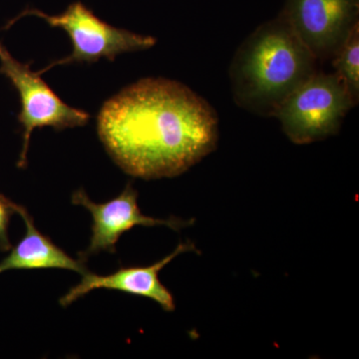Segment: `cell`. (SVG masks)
Masks as SVG:
<instances>
[{
	"instance_id": "obj_11",
	"label": "cell",
	"mask_w": 359,
	"mask_h": 359,
	"mask_svg": "<svg viewBox=\"0 0 359 359\" xmlns=\"http://www.w3.org/2000/svg\"><path fill=\"white\" fill-rule=\"evenodd\" d=\"M14 212L9 205L8 199L0 195V250L4 252L11 250V241L8 237V224Z\"/></svg>"
},
{
	"instance_id": "obj_5",
	"label": "cell",
	"mask_w": 359,
	"mask_h": 359,
	"mask_svg": "<svg viewBox=\"0 0 359 359\" xmlns=\"http://www.w3.org/2000/svg\"><path fill=\"white\" fill-rule=\"evenodd\" d=\"M0 74L11 80L20 96L21 111L18 121L23 127V147L18 167H25L27 163L28 147L33 130L50 126L61 131L84 126L89 121L88 113L63 102L60 97L45 83L41 75L33 72L29 65L15 60L1 43Z\"/></svg>"
},
{
	"instance_id": "obj_8",
	"label": "cell",
	"mask_w": 359,
	"mask_h": 359,
	"mask_svg": "<svg viewBox=\"0 0 359 359\" xmlns=\"http://www.w3.org/2000/svg\"><path fill=\"white\" fill-rule=\"evenodd\" d=\"M196 250L192 243H186L178 245L169 256L161 259L160 262L149 266H132L123 268L108 276H98L94 273H85L81 282L76 287H73L69 292L61 297L60 304L62 306H69L78 299L89 294L92 290L99 289L114 290L127 292L134 295L148 297L158 302L163 309L173 311L175 302L173 295L162 285L159 280L161 269L167 266L175 257L186 252Z\"/></svg>"
},
{
	"instance_id": "obj_4",
	"label": "cell",
	"mask_w": 359,
	"mask_h": 359,
	"mask_svg": "<svg viewBox=\"0 0 359 359\" xmlns=\"http://www.w3.org/2000/svg\"><path fill=\"white\" fill-rule=\"evenodd\" d=\"M29 15L41 18L51 27L62 28L69 35L73 44L72 53L39 70L37 73L40 75L55 66L75 62L93 63L101 58L113 61L119 54L146 50L157 42L154 37L137 34L104 22L80 1L73 2L65 13L57 15H49L36 8L25 9L9 21L6 28L20 18Z\"/></svg>"
},
{
	"instance_id": "obj_1",
	"label": "cell",
	"mask_w": 359,
	"mask_h": 359,
	"mask_svg": "<svg viewBox=\"0 0 359 359\" xmlns=\"http://www.w3.org/2000/svg\"><path fill=\"white\" fill-rule=\"evenodd\" d=\"M98 134L123 171L143 179L171 178L217 147L216 111L186 85L145 78L109 99Z\"/></svg>"
},
{
	"instance_id": "obj_10",
	"label": "cell",
	"mask_w": 359,
	"mask_h": 359,
	"mask_svg": "<svg viewBox=\"0 0 359 359\" xmlns=\"http://www.w3.org/2000/svg\"><path fill=\"white\" fill-rule=\"evenodd\" d=\"M335 74L346 85L355 104L359 98V25L356 23L332 57Z\"/></svg>"
},
{
	"instance_id": "obj_3",
	"label": "cell",
	"mask_w": 359,
	"mask_h": 359,
	"mask_svg": "<svg viewBox=\"0 0 359 359\" xmlns=\"http://www.w3.org/2000/svg\"><path fill=\"white\" fill-rule=\"evenodd\" d=\"M355 106L346 85L335 73L316 72L280 106L273 117L295 144H309L337 133Z\"/></svg>"
},
{
	"instance_id": "obj_7",
	"label": "cell",
	"mask_w": 359,
	"mask_h": 359,
	"mask_svg": "<svg viewBox=\"0 0 359 359\" xmlns=\"http://www.w3.org/2000/svg\"><path fill=\"white\" fill-rule=\"evenodd\" d=\"M137 197L138 193L131 184L117 198L102 204L90 200L83 189L73 194V204L82 205L93 217L91 241L88 249L80 252V259L86 262L90 256L100 252H115L119 238L135 226H167L178 231L190 224V222L180 219H162L145 216L139 209Z\"/></svg>"
},
{
	"instance_id": "obj_9",
	"label": "cell",
	"mask_w": 359,
	"mask_h": 359,
	"mask_svg": "<svg viewBox=\"0 0 359 359\" xmlns=\"http://www.w3.org/2000/svg\"><path fill=\"white\" fill-rule=\"evenodd\" d=\"M14 212L23 219L26 233L22 240L0 263V273L11 269H62L84 275L89 271L82 259H74L42 235L29 212L22 205L8 200Z\"/></svg>"
},
{
	"instance_id": "obj_2",
	"label": "cell",
	"mask_w": 359,
	"mask_h": 359,
	"mask_svg": "<svg viewBox=\"0 0 359 359\" xmlns=\"http://www.w3.org/2000/svg\"><path fill=\"white\" fill-rule=\"evenodd\" d=\"M316 59L280 14L241 44L229 73L236 103L275 116L283 101L316 72Z\"/></svg>"
},
{
	"instance_id": "obj_6",
	"label": "cell",
	"mask_w": 359,
	"mask_h": 359,
	"mask_svg": "<svg viewBox=\"0 0 359 359\" xmlns=\"http://www.w3.org/2000/svg\"><path fill=\"white\" fill-rule=\"evenodd\" d=\"M359 0H287L280 13L316 60L334 57L358 23Z\"/></svg>"
}]
</instances>
